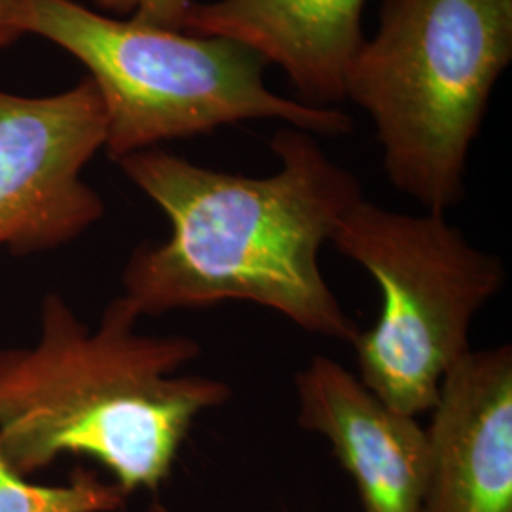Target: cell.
Listing matches in <instances>:
<instances>
[{"instance_id":"5","label":"cell","mask_w":512,"mask_h":512,"mask_svg":"<svg viewBox=\"0 0 512 512\" xmlns=\"http://www.w3.org/2000/svg\"><path fill=\"white\" fill-rule=\"evenodd\" d=\"M330 245L382 294L374 327L351 342L357 378L399 412H431L444 378L471 351L476 313L507 279L501 258L469 243L444 213L408 215L365 198Z\"/></svg>"},{"instance_id":"1","label":"cell","mask_w":512,"mask_h":512,"mask_svg":"<svg viewBox=\"0 0 512 512\" xmlns=\"http://www.w3.org/2000/svg\"><path fill=\"white\" fill-rule=\"evenodd\" d=\"M270 148L279 169L268 177L211 169L160 147L118 160L171 226L162 243H141L122 272V296L141 317L249 302L315 336L357 338L319 256L365 198L363 186L308 131L277 129Z\"/></svg>"},{"instance_id":"3","label":"cell","mask_w":512,"mask_h":512,"mask_svg":"<svg viewBox=\"0 0 512 512\" xmlns=\"http://www.w3.org/2000/svg\"><path fill=\"white\" fill-rule=\"evenodd\" d=\"M512 61V0H382L344 93L365 110L391 184L429 213L465 196L467 158Z\"/></svg>"},{"instance_id":"6","label":"cell","mask_w":512,"mask_h":512,"mask_svg":"<svg viewBox=\"0 0 512 512\" xmlns=\"http://www.w3.org/2000/svg\"><path fill=\"white\" fill-rule=\"evenodd\" d=\"M105 143L107 114L88 76L44 97L0 90V249L55 251L105 217L82 177Z\"/></svg>"},{"instance_id":"8","label":"cell","mask_w":512,"mask_h":512,"mask_svg":"<svg viewBox=\"0 0 512 512\" xmlns=\"http://www.w3.org/2000/svg\"><path fill=\"white\" fill-rule=\"evenodd\" d=\"M294 387L300 427L329 440L363 512H420L429 440L418 418L385 404L325 355L296 374Z\"/></svg>"},{"instance_id":"11","label":"cell","mask_w":512,"mask_h":512,"mask_svg":"<svg viewBox=\"0 0 512 512\" xmlns=\"http://www.w3.org/2000/svg\"><path fill=\"white\" fill-rule=\"evenodd\" d=\"M99 10L116 14V16H129L128 19L165 29V31H181L183 19L188 8L196 0H90Z\"/></svg>"},{"instance_id":"9","label":"cell","mask_w":512,"mask_h":512,"mask_svg":"<svg viewBox=\"0 0 512 512\" xmlns=\"http://www.w3.org/2000/svg\"><path fill=\"white\" fill-rule=\"evenodd\" d=\"M366 0L194 2L181 31L236 40L281 67L302 103L330 109L346 99L349 61L365 42Z\"/></svg>"},{"instance_id":"7","label":"cell","mask_w":512,"mask_h":512,"mask_svg":"<svg viewBox=\"0 0 512 512\" xmlns=\"http://www.w3.org/2000/svg\"><path fill=\"white\" fill-rule=\"evenodd\" d=\"M420 512H512V348L471 349L440 385Z\"/></svg>"},{"instance_id":"4","label":"cell","mask_w":512,"mask_h":512,"mask_svg":"<svg viewBox=\"0 0 512 512\" xmlns=\"http://www.w3.org/2000/svg\"><path fill=\"white\" fill-rule=\"evenodd\" d=\"M16 19L23 37L50 40L86 67L105 107V150L114 162L249 120H281L325 137L353 131L342 110L272 92L268 61L230 38L147 27L78 0H18Z\"/></svg>"},{"instance_id":"2","label":"cell","mask_w":512,"mask_h":512,"mask_svg":"<svg viewBox=\"0 0 512 512\" xmlns=\"http://www.w3.org/2000/svg\"><path fill=\"white\" fill-rule=\"evenodd\" d=\"M139 319L120 294L92 330L50 293L37 342L0 349V454L19 475L84 456L126 495L158 492L194 421L232 399L222 380L177 374L202 355L194 338L137 332Z\"/></svg>"},{"instance_id":"10","label":"cell","mask_w":512,"mask_h":512,"mask_svg":"<svg viewBox=\"0 0 512 512\" xmlns=\"http://www.w3.org/2000/svg\"><path fill=\"white\" fill-rule=\"evenodd\" d=\"M126 497L114 482L82 467L65 484H37L0 454V512H116Z\"/></svg>"},{"instance_id":"12","label":"cell","mask_w":512,"mask_h":512,"mask_svg":"<svg viewBox=\"0 0 512 512\" xmlns=\"http://www.w3.org/2000/svg\"><path fill=\"white\" fill-rule=\"evenodd\" d=\"M18 0H0V55L14 46L23 33L19 31Z\"/></svg>"}]
</instances>
